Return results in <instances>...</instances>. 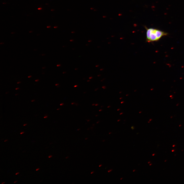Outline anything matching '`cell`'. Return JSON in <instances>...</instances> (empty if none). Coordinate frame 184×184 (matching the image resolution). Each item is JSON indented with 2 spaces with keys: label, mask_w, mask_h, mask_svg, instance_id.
<instances>
[{
  "label": "cell",
  "mask_w": 184,
  "mask_h": 184,
  "mask_svg": "<svg viewBox=\"0 0 184 184\" xmlns=\"http://www.w3.org/2000/svg\"><path fill=\"white\" fill-rule=\"evenodd\" d=\"M146 29V41L148 42L157 41L163 37L166 36L168 33L159 29L153 28H148Z\"/></svg>",
  "instance_id": "6da1fadb"
},
{
  "label": "cell",
  "mask_w": 184,
  "mask_h": 184,
  "mask_svg": "<svg viewBox=\"0 0 184 184\" xmlns=\"http://www.w3.org/2000/svg\"><path fill=\"white\" fill-rule=\"evenodd\" d=\"M19 89V88H16V90H17V89Z\"/></svg>",
  "instance_id": "9a60e30c"
},
{
  "label": "cell",
  "mask_w": 184,
  "mask_h": 184,
  "mask_svg": "<svg viewBox=\"0 0 184 184\" xmlns=\"http://www.w3.org/2000/svg\"><path fill=\"white\" fill-rule=\"evenodd\" d=\"M31 76H28V78H30V77H31Z\"/></svg>",
  "instance_id": "8992f818"
},
{
  "label": "cell",
  "mask_w": 184,
  "mask_h": 184,
  "mask_svg": "<svg viewBox=\"0 0 184 184\" xmlns=\"http://www.w3.org/2000/svg\"><path fill=\"white\" fill-rule=\"evenodd\" d=\"M52 156V155H50L48 156V157L50 158V157H51Z\"/></svg>",
  "instance_id": "3957f363"
},
{
  "label": "cell",
  "mask_w": 184,
  "mask_h": 184,
  "mask_svg": "<svg viewBox=\"0 0 184 184\" xmlns=\"http://www.w3.org/2000/svg\"><path fill=\"white\" fill-rule=\"evenodd\" d=\"M24 133V132H21V133H20V134H22V133Z\"/></svg>",
  "instance_id": "52a82bcc"
},
{
  "label": "cell",
  "mask_w": 184,
  "mask_h": 184,
  "mask_svg": "<svg viewBox=\"0 0 184 184\" xmlns=\"http://www.w3.org/2000/svg\"><path fill=\"white\" fill-rule=\"evenodd\" d=\"M101 166H102V165H99V167H100Z\"/></svg>",
  "instance_id": "30bf717a"
},
{
  "label": "cell",
  "mask_w": 184,
  "mask_h": 184,
  "mask_svg": "<svg viewBox=\"0 0 184 184\" xmlns=\"http://www.w3.org/2000/svg\"><path fill=\"white\" fill-rule=\"evenodd\" d=\"M174 151V150H172V152H173Z\"/></svg>",
  "instance_id": "d6986e66"
},
{
  "label": "cell",
  "mask_w": 184,
  "mask_h": 184,
  "mask_svg": "<svg viewBox=\"0 0 184 184\" xmlns=\"http://www.w3.org/2000/svg\"><path fill=\"white\" fill-rule=\"evenodd\" d=\"M17 181H15V182H14V183H15Z\"/></svg>",
  "instance_id": "ffe728a7"
},
{
  "label": "cell",
  "mask_w": 184,
  "mask_h": 184,
  "mask_svg": "<svg viewBox=\"0 0 184 184\" xmlns=\"http://www.w3.org/2000/svg\"><path fill=\"white\" fill-rule=\"evenodd\" d=\"M135 170H133V171H135Z\"/></svg>",
  "instance_id": "603a6c76"
},
{
  "label": "cell",
  "mask_w": 184,
  "mask_h": 184,
  "mask_svg": "<svg viewBox=\"0 0 184 184\" xmlns=\"http://www.w3.org/2000/svg\"><path fill=\"white\" fill-rule=\"evenodd\" d=\"M47 117V116H45L44 117V118H45Z\"/></svg>",
  "instance_id": "5bb4252c"
},
{
  "label": "cell",
  "mask_w": 184,
  "mask_h": 184,
  "mask_svg": "<svg viewBox=\"0 0 184 184\" xmlns=\"http://www.w3.org/2000/svg\"><path fill=\"white\" fill-rule=\"evenodd\" d=\"M94 172V171L92 172L91 173V174H92Z\"/></svg>",
  "instance_id": "7c38bea8"
},
{
  "label": "cell",
  "mask_w": 184,
  "mask_h": 184,
  "mask_svg": "<svg viewBox=\"0 0 184 184\" xmlns=\"http://www.w3.org/2000/svg\"><path fill=\"white\" fill-rule=\"evenodd\" d=\"M20 83V82H18L17 83V84H19V83Z\"/></svg>",
  "instance_id": "8fae6325"
},
{
  "label": "cell",
  "mask_w": 184,
  "mask_h": 184,
  "mask_svg": "<svg viewBox=\"0 0 184 184\" xmlns=\"http://www.w3.org/2000/svg\"><path fill=\"white\" fill-rule=\"evenodd\" d=\"M38 80H38V79H37V80H35V81H36V82H37V81H38Z\"/></svg>",
  "instance_id": "5b68a950"
},
{
  "label": "cell",
  "mask_w": 184,
  "mask_h": 184,
  "mask_svg": "<svg viewBox=\"0 0 184 184\" xmlns=\"http://www.w3.org/2000/svg\"><path fill=\"white\" fill-rule=\"evenodd\" d=\"M63 103H61V104H60V105H63Z\"/></svg>",
  "instance_id": "9c48e42d"
},
{
  "label": "cell",
  "mask_w": 184,
  "mask_h": 184,
  "mask_svg": "<svg viewBox=\"0 0 184 184\" xmlns=\"http://www.w3.org/2000/svg\"><path fill=\"white\" fill-rule=\"evenodd\" d=\"M150 162H148V163H150Z\"/></svg>",
  "instance_id": "d4e9b609"
},
{
  "label": "cell",
  "mask_w": 184,
  "mask_h": 184,
  "mask_svg": "<svg viewBox=\"0 0 184 184\" xmlns=\"http://www.w3.org/2000/svg\"><path fill=\"white\" fill-rule=\"evenodd\" d=\"M174 146H175V145H173V146L174 147Z\"/></svg>",
  "instance_id": "cb8c5ba5"
},
{
  "label": "cell",
  "mask_w": 184,
  "mask_h": 184,
  "mask_svg": "<svg viewBox=\"0 0 184 184\" xmlns=\"http://www.w3.org/2000/svg\"><path fill=\"white\" fill-rule=\"evenodd\" d=\"M19 173V172H17V173H16V175H17V174H18Z\"/></svg>",
  "instance_id": "4fadbf2b"
},
{
  "label": "cell",
  "mask_w": 184,
  "mask_h": 184,
  "mask_svg": "<svg viewBox=\"0 0 184 184\" xmlns=\"http://www.w3.org/2000/svg\"><path fill=\"white\" fill-rule=\"evenodd\" d=\"M34 101V100H32V101H31L32 102V101Z\"/></svg>",
  "instance_id": "e0dca14e"
},
{
  "label": "cell",
  "mask_w": 184,
  "mask_h": 184,
  "mask_svg": "<svg viewBox=\"0 0 184 184\" xmlns=\"http://www.w3.org/2000/svg\"><path fill=\"white\" fill-rule=\"evenodd\" d=\"M27 125V124H24V126H25V125Z\"/></svg>",
  "instance_id": "2e32d148"
},
{
  "label": "cell",
  "mask_w": 184,
  "mask_h": 184,
  "mask_svg": "<svg viewBox=\"0 0 184 184\" xmlns=\"http://www.w3.org/2000/svg\"><path fill=\"white\" fill-rule=\"evenodd\" d=\"M154 155H155V154H153L152 155L154 156Z\"/></svg>",
  "instance_id": "44dd1931"
},
{
  "label": "cell",
  "mask_w": 184,
  "mask_h": 184,
  "mask_svg": "<svg viewBox=\"0 0 184 184\" xmlns=\"http://www.w3.org/2000/svg\"><path fill=\"white\" fill-rule=\"evenodd\" d=\"M41 9H42L41 8H38V9H39V10H41Z\"/></svg>",
  "instance_id": "277c9868"
},
{
  "label": "cell",
  "mask_w": 184,
  "mask_h": 184,
  "mask_svg": "<svg viewBox=\"0 0 184 184\" xmlns=\"http://www.w3.org/2000/svg\"><path fill=\"white\" fill-rule=\"evenodd\" d=\"M39 168H38L37 169H36V171H37V170H39Z\"/></svg>",
  "instance_id": "ba28073f"
},
{
  "label": "cell",
  "mask_w": 184,
  "mask_h": 184,
  "mask_svg": "<svg viewBox=\"0 0 184 184\" xmlns=\"http://www.w3.org/2000/svg\"><path fill=\"white\" fill-rule=\"evenodd\" d=\"M4 183V182L2 183V184H3V183Z\"/></svg>",
  "instance_id": "7402d4cb"
},
{
  "label": "cell",
  "mask_w": 184,
  "mask_h": 184,
  "mask_svg": "<svg viewBox=\"0 0 184 184\" xmlns=\"http://www.w3.org/2000/svg\"><path fill=\"white\" fill-rule=\"evenodd\" d=\"M7 140H5V141H4V142H5V141H7Z\"/></svg>",
  "instance_id": "ac0fdd59"
},
{
  "label": "cell",
  "mask_w": 184,
  "mask_h": 184,
  "mask_svg": "<svg viewBox=\"0 0 184 184\" xmlns=\"http://www.w3.org/2000/svg\"><path fill=\"white\" fill-rule=\"evenodd\" d=\"M112 170H109L108 171V172H110Z\"/></svg>",
  "instance_id": "7a4b0ae2"
}]
</instances>
